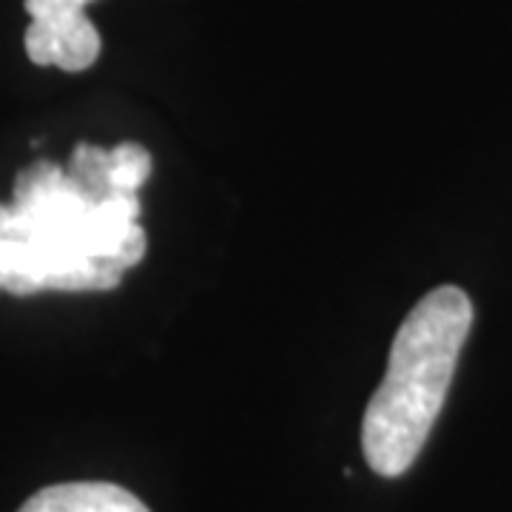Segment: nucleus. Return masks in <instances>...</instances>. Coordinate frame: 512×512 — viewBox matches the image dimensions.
Returning a JSON list of instances; mask_svg holds the SVG:
<instances>
[{
  "label": "nucleus",
  "mask_w": 512,
  "mask_h": 512,
  "mask_svg": "<svg viewBox=\"0 0 512 512\" xmlns=\"http://www.w3.org/2000/svg\"><path fill=\"white\" fill-rule=\"evenodd\" d=\"M470 328L473 302L456 285L430 291L407 313L362 419V450L376 476L399 478L416 464L444 407Z\"/></svg>",
  "instance_id": "obj_1"
},
{
  "label": "nucleus",
  "mask_w": 512,
  "mask_h": 512,
  "mask_svg": "<svg viewBox=\"0 0 512 512\" xmlns=\"http://www.w3.org/2000/svg\"><path fill=\"white\" fill-rule=\"evenodd\" d=\"M23 6L32 18L23 35V46L35 66H57L69 74L92 69L103 43L83 3L26 0Z\"/></svg>",
  "instance_id": "obj_2"
},
{
  "label": "nucleus",
  "mask_w": 512,
  "mask_h": 512,
  "mask_svg": "<svg viewBox=\"0 0 512 512\" xmlns=\"http://www.w3.org/2000/svg\"><path fill=\"white\" fill-rule=\"evenodd\" d=\"M18 512H151L134 493L111 481H69L37 490Z\"/></svg>",
  "instance_id": "obj_3"
},
{
  "label": "nucleus",
  "mask_w": 512,
  "mask_h": 512,
  "mask_svg": "<svg viewBox=\"0 0 512 512\" xmlns=\"http://www.w3.org/2000/svg\"><path fill=\"white\" fill-rule=\"evenodd\" d=\"M63 168H66V177L72 180L74 188L92 205L109 200L114 194V185H111V148L80 143V146H74L72 157Z\"/></svg>",
  "instance_id": "obj_4"
},
{
  "label": "nucleus",
  "mask_w": 512,
  "mask_h": 512,
  "mask_svg": "<svg viewBox=\"0 0 512 512\" xmlns=\"http://www.w3.org/2000/svg\"><path fill=\"white\" fill-rule=\"evenodd\" d=\"M151 154L140 143H120L111 148V185L114 191L137 194L151 177Z\"/></svg>",
  "instance_id": "obj_5"
},
{
  "label": "nucleus",
  "mask_w": 512,
  "mask_h": 512,
  "mask_svg": "<svg viewBox=\"0 0 512 512\" xmlns=\"http://www.w3.org/2000/svg\"><path fill=\"white\" fill-rule=\"evenodd\" d=\"M77 3H83V6H86V3H92V0H77Z\"/></svg>",
  "instance_id": "obj_6"
}]
</instances>
